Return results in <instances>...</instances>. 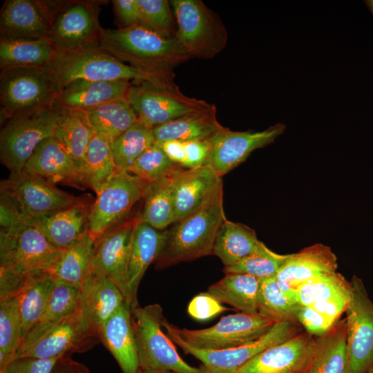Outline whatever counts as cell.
Returning a JSON list of instances; mask_svg holds the SVG:
<instances>
[{
    "instance_id": "cell-1",
    "label": "cell",
    "mask_w": 373,
    "mask_h": 373,
    "mask_svg": "<svg viewBox=\"0 0 373 373\" xmlns=\"http://www.w3.org/2000/svg\"><path fill=\"white\" fill-rule=\"evenodd\" d=\"M99 46L119 61L151 73L172 70L190 58L175 35L162 34L144 24L103 28Z\"/></svg>"
},
{
    "instance_id": "cell-2",
    "label": "cell",
    "mask_w": 373,
    "mask_h": 373,
    "mask_svg": "<svg viewBox=\"0 0 373 373\" xmlns=\"http://www.w3.org/2000/svg\"><path fill=\"white\" fill-rule=\"evenodd\" d=\"M225 219L222 184L202 207L166 229L162 249L155 261L156 268L213 254L218 231Z\"/></svg>"
},
{
    "instance_id": "cell-3",
    "label": "cell",
    "mask_w": 373,
    "mask_h": 373,
    "mask_svg": "<svg viewBox=\"0 0 373 373\" xmlns=\"http://www.w3.org/2000/svg\"><path fill=\"white\" fill-rule=\"evenodd\" d=\"M48 66L61 88L75 80L148 82L158 85L175 83L173 70L151 73L139 70L119 61L99 44L75 52L59 53Z\"/></svg>"
},
{
    "instance_id": "cell-4",
    "label": "cell",
    "mask_w": 373,
    "mask_h": 373,
    "mask_svg": "<svg viewBox=\"0 0 373 373\" xmlns=\"http://www.w3.org/2000/svg\"><path fill=\"white\" fill-rule=\"evenodd\" d=\"M61 90L49 66L1 71V123L51 109Z\"/></svg>"
},
{
    "instance_id": "cell-5",
    "label": "cell",
    "mask_w": 373,
    "mask_h": 373,
    "mask_svg": "<svg viewBox=\"0 0 373 373\" xmlns=\"http://www.w3.org/2000/svg\"><path fill=\"white\" fill-rule=\"evenodd\" d=\"M99 341L77 310L63 318L36 324L23 338L15 358L70 356L90 350Z\"/></svg>"
},
{
    "instance_id": "cell-6",
    "label": "cell",
    "mask_w": 373,
    "mask_h": 373,
    "mask_svg": "<svg viewBox=\"0 0 373 373\" xmlns=\"http://www.w3.org/2000/svg\"><path fill=\"white\" fill-rule=\"evenodd\" d=\"M165 317L159 304L131 309V320L140 367L173 373H207L191 366L178 354L174 343L162 331Z\"/></svg>"
},
{
    "instance_id": "cell-7",
    "label": "cell",
    "mask_w": 373,
    "mask_h": 373,
    "mask_svg": "<svg viewBox=\"0 0 373 373\" xmlns=\"http://www.w3.org/2000/svg\"><path fill=\"white\" fill-rule=\"evenodd\" d=\"M175 37L188 55L211 59L226 47L228 34L219 17L200 0H172Z\"/></svg>"
},
{
    "instance_id": "cell-8",
    "label": "cell",
    "mask_w": 373,
    "mask_h": 373,
    "mask_svg": "<svg viewBox=\"0 0 373 373\" xmlns=\"http://www.w3.org/2000/svg\"><path fill=\"white\" fill-rule=\"evenodd\" d=\"M51 13L48 39L59 53L99 45L103 28L97 1H48Z\"/></svg>"
},
{
    "instance_id": "cell-9",
    "label": "cell",
    "mask_w": 373,
    "mask_h": 373,
    "mask_svg": "<svg viewBox=\"0 0 373 373\" xmlns=\"http://www.w3.org/2000/svg\"><path fill=\"white\" fill-rule=\"evenodd\" d=\"M126 99L138 119L151 128L211 106L204 100L184 95L175 84L133 82Z\"/></svg>"
},
{
    "instance_id": "cell-10",
    "label": "cell",
    "mask_w": 373,
    "mask_h": 373,
    "mask_svg": "<svg viewBox=\"0 0 373 373\" xmlns=\"http://www.w3.org/2000/svg\"><path fill=\"white\" fill-rule=\"evenodd\" d=\"M61 111L57 104L48 111L5 122L0 133V159L10 173L23 171L36 147L54 136Z\"/></svg>"
},
{
    "instance_id": "cell-11",
    "label": "cell",
    "mask_w": 373,
    "mask_h": 373,
    "mask_svg": "<svg viewBox=\"0 0 373 373\" xmlns=\"http://www.w3.org/2000/svg\"><path fill=\"white\" fill-rule=\"evenodd\" d=\"M167 335L186 354L198 359L207 373H236L242 366L266 348L280 343L300 332L297 325L287 322L276 323L259 338L245 344L223 350H203L185 343L175 330V325L165 318L163 322Z\"/></svg>"
},
{
    "instance_id": "cell-12",
    "label": "cell",
    "mask_w": 373,
    "mask_h": 373,
    "mask_svg": "<svg viewBox=\"0 0 373 373\" xmlns=\"http://www.w3.org/2000/svg\"><path fill=\"white\" fill-rule=\"evenodd\" d=\"M148 182L127 171L118 170L96 193L88 216V231L97 238L110 229L126 221L135 205L144 196Z\"/></svg>"
},
{
    "instance_id": "cell-13",
    "label": "cell",
    "mask_w": 373,
    "mask_h": 373,
    "mask_svg": "<svg viewBox=\"0 0 373 373\" xmlns=\"http://www.w3.org/2000/svg\"><path fill=\"white\" fill-rule=\"evenodd\" d=\"M64 249L52 245L32 220L13 231H0V264L27 274L50 273Z\"/></svg>"
},
{
    "instance_id": "cell-14",
    "label": "cell",
    "mask_w": 373,
    "mask_h": 373,
    "mask_svg": "<svg viewBox=\"0 0 373 373\" xmlns=\"http://www.w3.org/2000/svg\"><path fill=\"white\" fill-rule=\"evenodd\" d=\"M276 323L258 314L239 312L223 316L212 327L202 329L175 328L188 345L203 350H223L255 341Z\"/></svg>"
},
{
    "instance_id": "cell-15",
    "label": "cell",
    "mask_w": 373,
    "mask_h": 373,
    "mask_svg": "<svg viewBox=\"0 0 373 373\" xmlns=\"http://www.w3.org/2000/svg\"><path fill=\"white\" fill-rule=\"evenodd\" d=\"M345 310L348 373H365L373 365V302L361 278L353 276Z\"/></svg>"
},
{
    "instance_id": "cell-16",
    "label": "cell",
    "mask_w": 373,
    "mask_h": 373,
    "mask_svg": "<svg viewBox=\"0 0 373 373\" xmlns=\"http://www.w3.org/2000/svg\"><path fill=\"white\" fill-rule=\"evenodd\" d=\"M285 128L283 123L260 131H234L222 126L208 139L210 153L205 166L222 177L245 161L254 151L273 143Z\"/></svg>"
},
{
    "instance_id": "cell-17",
    "label": "cell",
    "mask_w": 373,
    "mask_h": 373,
    "mask_svg": "<svg viewBox=\"0 0 373 373\" xmlns=\"http://www.w3.org/2000/svg\"><path fill=\"white\" fill-rule=\"evenodd\" d=\"M0 191L12 196L23 212L36 218L82 201L55 186V184L26 170L10 173L3 180Z\"/></svg>"
},
{
    "instance_id": "cell-18",
    "label": "cell",
    "mask_w": 373,
    "mask_h": 373,
    "mask_svg": "<svg viewBox=\"0 0 373 373\" xmlns=\"http://www.w3.org/2000/svg\"><path fill=\"white\" fill-rule=\"evenodd\" d=\"M140 215L110 229L95 239L93 273L111 279L131 304L127 283V263L135 227Z\"/></svg>"
},
{
    "instance_id": "cell-19",
    "label": "cell",
    "mask_w": 373,
    "mask_h": 373,
    "mask_svg": "<svg viewBox=\"0 0 373 373\" xmlns=\"http://www.w3.org/2000/svg\"><path fill=\"white\" fill-rule=\"evenodd\" d=\"M316 345L314 336L299 332L262 350L236 373H305Z\"/></svg>"
},
{
    "instance_id": "cell-20",
    "label": "cell",
    "mask_w": 373,
    "mask_h": 373,
    "mask_svg": "<svg viewBox=\"0 0 373 373\" xmlns=\"http://www.w3.org/2000/svg\"><path fill=\"white\" fill-rule=\"evenodd\" d=\"M50 19L48 1L6 0L0 12V38H48Z\"/></svg>"
},
{
    "instance_id": "cell-21",
    "label": "cell",
    "mask_w": 373,
    "mask_h": 373,
    "mask_svg": "<svg viewBox=\"0 0 373 373\" xmlns=\"http://www.w3.org/2000/svg\"><path fill=\"white\" fill-rule=\"evenodd\" d=\"M337 268V257L331 248L317 243L290 254L276 278L281 289L295 300V291L302 284L316 276L334 273Z\"/></svg>"
},
{
    "instance_id": "cell-22",
    "label": "cell",
    "mask_w": 373,
    "mask_h": 373,
    "mask_svg": "<svg viewBox=\"0 0 373 373\" xmlns=\"http://www.w3.org/2000/svg\"><path fill=\"white\" fill-rule=\"evenodd\" d=\"M222 184V177L209 166L175 171L173 178L174 222L199 209Z\"/></svg>"
},
{
    "instance_id": "cell-23",
    "label": "cell",
    "mask_w": 373,
    "mask_h": 373,
    "mask_svg": "<svg viewBox=\"0 0 373 373\" xmlns=\"http://www.w3.org/2000/svg\"><path fill=\"white\" fill-rule=\"evenodd\" d=\"M124 302L122 294L111 279L92 273L79 289L78 310L98 336L105 323Z\"/></svg>"
},
{
    "instance_id": "cell-24",
    "label": "cell",
    "mask_w": 373,
    "mask_h": 373,
    "mask_svg": "<svg viewBox=\"0 0 373 373\" xmlns=\"http://www.w3.org/2000/svg\"><path fill=\"white\" fill-rule=\"evenodd\" d=\"M23 169L55 184L85 186L82 169L54 136L36 147Z\"/></svg>"
},
{
    "instance_id": "cell-25",
    "label": "cell",
    "mask_w": 373,
    "mask_h": 373,
    "mask_svg": "<svg viewBox=\"0 0 373 373\" xmlns=\"http://www.w3.org/2000/svg\"><path fill=\"white\" fill-rule=\"evenodd\" d=\"M86 200L44 216L31 218L49 242L64 249L88 233L90 206Z\"/></svg>"
},
{
    "instance_id": "cell-26",
    "label": "cell",
    "mask_w": 373,
    "mask_h": 373,
    "mask_svg": "<svg viewBox=\"0 0 373 373\" xmlns=\"http://www.w3.org/2000/svg\"><path fill=\"white\" fill-rule=\"evenodd\" d=\"M99 341L117 361L122 373H137L139 358L131 320V308L124 302L105 323Z\"/></svg>"
},
{
    "instance_id": "cell-27",
    "label": "cell",
    "mask_w": 373,
    "mask_h": 373,
    "mask_svg": "<svg viewBox=\"0 0 373 373\" xmlns=\"http://www.w3.org/2000/svg\"><path fill=\"white\" fill-rule=\"evenodd\" d=\"M166 230H158L141 219L137 223L130 247L127 263V283L131 295V308L138 305L139 285L149 266L161 251Z\"/></svg>"
},
{
    "instance_id": "cell-28",
    "label": "cell",
    "mask_w": 373,
    "mask_h": 373,
    "mask_svg": "<svg viewBox=\"0 0 373 373\" xmlns=\"http://www.w3.org/2000/svg\"><path fill=\"white\" fill-rule=\"evenodd\" d=\"M132 84L126 81L75 80L61 88L57 104L88 111L113 100L126 99Z\"/></svg>"
},
{
    "instance_id": "cell-29",
    "label": "cell",
    "mask_w": 373,
    "mask_h": 373,
    "mask_svg": "<svg viewBox=\"0 0 373 373\" xmlns=\"http://www.w3.org/2000/svg\"><path fill=\"white\" fill-rule=\"evenodd\" d=\"M59 53L48 38H0V69L3 71L47 66Z\"/></svg>"
},
{
    "instance_id": "cell-30",
    "label": "cell",
    "mask_w": 373,
    "mask_h": 373,
    "mask_svg": "<svg viewBox=\"0 0 373 373\" xmlns=\"http://www.w3.org/2000/svg\"><path fill=\"white\" fill-rule=\"evenodd\" d=\"M267 248L253 229L225 219L218 231L213 254L229 267Z\"/></svg>"
},
{
    "instance_id": "cell-31",
    "label": "cell",
    "mask_w": 373,
    "mask_h": 373,
    "mask_svg": "<svg viewBox=\"0 0 373 373\" xmlns=\"http://www.w3.org/2000/svg\"><path fill=\"white\" fill-rule=\"evenodd\" d=\"M222 127L216 117V107L211 104L205 111L178 117L152 131L155 142L173 140L185 142L207 140Z\"/></svg>"
},
{
    "instance_id": "cell-32",
    "label": "cell",
    "mask_w": 373,
    "mask_h": 373,
    "mask_svg": "<svg viewBox=\"0 0 373 373\" xmlns=\"http://www.w3.org/2000/svg\"><path fill=\"white\" fill-rule=\"evenodd\" d=\"M316 338V349L305 373H348L345 319Z\"/></svg>"
},
{
    "instance_id": "cell-33",
    "label": "cell",
    "mask_w": 373,
    "mask_h": 373,
    "mask_svg": "<svg viewBox=\"0 0 373 373\" xmlns=\"http://www.w3.org/2000/svg\"><path fill=\"white\" fill-rule=\"evenodd\" d=\"M95 245V239L88 232L64 249L50 272L52 279L80 289L93 273Z\"/></svg>"
},
{
    "instance_id": "cell-34",
    "label": "cell",
    "mask_w": 373,
    "mask_h": 373,
    "mask_svg": "<svg viewBox=\"0 0 373 373\" xmlns=\"http://www.w3.org/2000/svg\"><path fill=\"white\" fill-rule=\"evenodd\" d=\"M260 279L245 274H227L207 291L222 304L240 312L258 314Z\"/></svg>"
},
{
    "instance_id": "cell-35",
    "label": "cell",
    "mask_w": 373,
    "mask_h": 373,
    "mask_svg": "<svg viewBox=\"0 0 373 373\" xmlns=\"http://www.w3.org/2000/svg\"><path fill=\"white\" fill-rule=\"evenodd\" d=\"M94 133L84 111L61 108L54 137L79 166L83 174L86 152Z\"/></svg>"
},
{
    "instance_id": "cell-36",
    "label": "cell",
    "mask_w": 373,
    "mask_h": 373,
    "mask_svg": "<svg viewBox=\"0 0 373 373\" xmlns=\"http://www.w3.org/2000/svg\"><path fill=\"white\" fill-rule=\"evenodd\" d=\"M95 133L111 143L138 121L127 99H119L84 111Z\"/></svg>"
},
{
    "instance_id": "cell-37",
    "label": "cell",
    "mask_w": 373,
    "mask_h": 373,
    "mask_svg": "<svg viewBox=\"0 0 373 373\" xmlns=\"http://www.w3.org/2000/svg\"><path fill=\"white\" fill-rule=\"evenodd\" d=\"M174 173L159 180L149 182L144 196L140 219L158 230H165L174 222Z\"/></svg>"
},
{
    "instance_id": "cell-38",
    "label": "cell",
    "mask_w": 373,
    "mask_h": 373,
    "mask_svg": "<svg viewBox=\"0 0 373 373\" xmlns=\"http://www.w3.org/2000/svg\"><path fill=\"white\" fill-rule=\"evenodd\" d=\"M351 283L340 273L316 276L298 287L294 298L300 305L316 306L338 300H349Z\"/></svg>"
},
{
    "instance_id": "cell-39",
    "label": "cell",
    "mask_w": 373,
    "mask_h": 373,
    "mask_svg": "<svg viewBox=\"0 0 373 373\" xmlns=\"http://www.w3.org/2000/svg\"><path fill=\"white\" fill-rule=\"evenodd\" d=\"M118 170L113 159L111 142L94 133L88 147L84 167L85 186L97 193Z\"/></svg>"
},
{
    "instance_id": "cell-40",
    "label": "cell",
    "mask_w": 373,
    "mask_h": 373,
    "mask_svg": "<svg viewBox=\"0 0 373 373\" xmlns=\"http://www.w3.org/2000/svg\"><path fill=\"white\" fill-rule=\"evenodd\" d=\"M300 305L280 287L276 276L260 280L258 313L275 323L298 325Z\"/></svg>"
},
{
    "instance_id": "cell-41",
    "label": "cell",
    "mask_w": 373,
    "mask_h": 373,
    "mask_svg": "<svg viewBox=\"0 0 373 373\" xmlns=\"http://www.w3.org/2000/svg\"><path fill=\"white\" fill-rule=\"evenodd\" d=\"M52 283L50 273L40 274L17 297L23 339L40 322Z\"/></svg>"
},
{
    "instance_id": "cell-42",
    "label": "cell",
    "mask_w": 373,
    "mask_h": 373,
    "mask_svg": "<svg viewBox=\"0 0 373 373\" xmlns=\"http://www.w3.org/2000/svg\"><path fill=\"white\" fill-rule=\"evenodd\" d=\"M155 142L152 128L138 119L111 143L117 169L128 171L135 161Z\"/></svg>"
},
{
    "instance_id": "cell-43",
    "label": "cell",
    "mask_w": 373,
    "mask_h": 373,
    "mask_svg": "<svg viewBox=\"0 0 373 373\" xmlns=\"http://www.w3.org/2000/svg\"><path fill=\"white\" fill-rule=\"evenodd\" d=\"M17 297L0 301V370L15 358L22 343Z\"/></svg>"
},
{
    "instance_id": "cell-44",
    "label": "cell",
    "mask_w": 373,
    "mask_h": 373,
    "mask_svg": "<svg viewBox=\"0 0 373 373\" xmlns=\"http://www.w3.org/2000/svg\"><path fill=\"white\" fill-rule=\"evenodd\" d=\"M181 168L169 158L160 143L155 142L135 161L128 171L148 182H153Z\"/></svg>"
},
{
    "instance_id": "cell-45",
    "label": "cell",
    "mask_w": 373,
    "mask_h": 373,
    "mask_svg": "<svg viewBox=\"0 0 373 373\" xmlns=\"http://www.w3.org/2000/svg\"><path fill=\"white\" fill-rule=\"evenodd\" d=\"M289 256L277 254L267 247L233 265L224 267L223 271L225 274H245L260 280L275 277Z\"/></svg>"
},
{
    "instance_id": "cell-46",
    "label": "cell",
    "mask_w": 373,
    "mask_h": 373,
    "mask_svg": "<svg viewBox=\"0 0 373 373\" xmlns=\"http://www.w3.org/2000/svg\"><path fill=\"white\" fill-rule=\"evenodd\" d=\"M79 296L77 287L52 280L40 321H55L73 314L78 310Z\"/></svg>"
},
{
    "instance_id": "cell-47",
    "label": "cell",
    "mask_w": 373,
    "mask_h": 373,
    "mask_svg": "<svg viewBox=\"0 0 373 373\" xmlns=\"http://www.w3.org/2000/svg\"><path fill=\"white\" fill-rule=\"evenodd\" d=\"M142 24L166 35H175V22L166 0H137Z\"/></svg>"
},
{
    "instance_id": "cell-48",
    "label": "cell",
    "mask_w": 373,
    "mask_h": 373,
    "mask_svg": "<svg viewBox=\"0 0 373 373\" xmlns=\"http://www.w3.org/2000/svg\"><path fill=\"white\" fill-rule=\"evenodd\" d=\"M39 275L27 274L10 265L0 264V301L17 297Z\"/></svg>"
},
{
    "instance_id": "cell-49",
    "label": "cell",
    "mask_w": 373,
    "mask_h": 373,
    "mask_svg": "<svg viewBox=\"0 0 373 373\" xmlns=\"http://www.w3.org/2000/svg\"><path fill=\"white\" fill-rule=\"evenodd\" d=\"M1 231L11 232L30 220L16 200L0 191Z\"/></svg>"
},
{
    "instance_id": "cell-50",
    "label": "cell",
    "mask_w": 373,
    "mask_h": 373,
    "mask_svg": "<svg viewBox=\"0 0 373 373\" xmlns=\"http://www.w3.org/2000/svg\"><path fill=\"white\" fill-rule=\"evenodd\" d=\"M62 356L52 358H15L0 370V373H51Z\"/></svg>"
},
{
    "instance_id": "cell-51",
    "label": "cell",
    "mask_w": 373,
    "mask_h": 373,
    "mask_svg": "<svg viewBox=\"0 0 373 373\" xmlns=\"http://www.w3.org/2000/svg\"><path fill=\"white\" fill-rule=\"evenodd\" d=\"M296 318L306 332L316 337L327 333L336 323L309 305H300Z\"/></svg>"
},
{
    "instance_id": "cell-52",
    "label": "cell",
    "mask_w": 373,
    "mask_h": 373,
    "mask_svg": "<svg viewBox=\"0 0 373 373\" xmlns=\"http://www.w3.org/2000/svg\"><path fill=\"white\" fill-rule=\"evenodd\" d=\"M227 309V307L206 291L195 296L190 301L187 312L194 319L207 321Z\"/></svg>"
},
{
    "instance_id": "cell-53",
    "label": "cell",
    "mask_w": 373,
    "mask_h": 373,
    "mask_svg": "<svg viewBox=\"0 0 373 373\" xmlns=\"http://www.w3.org/2000/svg\"><path fill=\"white\" fill-rule=\"evenodd\" d=\"M112 4L119 28L142 24L137 0H114Z\"/></svg>"
},
{
    "instance_id": "cell-54",
    "label": "cell",
    "mask_w": 373,
    "mask_h": 373,
    "mask_svg": "<svg viewBox=\"0 0 373 373\" xmlns=\"http://www.w3.org/2000/svg\"><path fill=\"white\" fill-rule=\"evenodd\" d=\"M186 156L182 167L193 169L205 166L210 153V144L207 140L184 142Z\"/></svg>"
},
{
    "instance_id": "cell-55",
    "label": "cell",
    "mask_w": 373,
    "mask_h": 373,
    "mask_svg": "<svg viewBox=\"0 0 373 373\" xmlns=\"http://www.w3.org/2000/svg\"><path fill=\"white\" fill-rule=\"evenodd\" d=\"M160 144L169 158L176 165L182 167L186 156L184 142L173 140Z\"/></svg>"
},
{
    "instance_id": "cell-56",
    "label": "cell",
    "mask_w": 373,
    "mask_h": 373,
    "mask_svg": "<svg viewBox=\"0 0 373 373\" xmlns=\"http://www.w3.org/2000/svg\"><path fill=\"white\" fill-rule=\"evenodd\" d=\"M66 363L68 373H91L87 366L72 359L70 355L66 356Z\"/></svg>"
},
{
    "instance_id": "cell-57",
    "label": "cell",
    "mask_w": 373,
    "mask_h": 373,
    "mask_svg": "<svg viewBox=\"0 0 373 373\" xmlns=\"http://www.w3.org/2000/svg\"><path fill=\"white\" fill-rule=\"evenodd\" d=\"M66 356H63L59 359L51 373H68L66 363Z\"/></svg>"
},
{
    "instance_id": "cell-58",
    "label": "cell",
    "mask_w": 373,
    "mask_h": 373,
    "mask_svg": "<svg viewBox=\"0 0 373 373\" xmlns=\"http://www.w3.org/2000/svg\"><path fill=\"white\" fill-rule=\"evenodd\" d=\"M137 373H173V372L155 370H153V369H150V368L139 367Z\"/></svg>"
},
{
    "instance_id": "cell-59",
    "label": "cell",
    "mask_w": 373,
    "mask_h": 373,
    "mask_svg": "<svg viewBox=\"0 0 373 373\" xmlns=\"http://www.w3.org/2000/svg\"><path fill=\"white\" fill-rule=\"evenodd\" d=\"M363 2L368 10L373 15V0H365Z\"/></svg>"
},
{
    "instance_id": "cell-60",
    "label": "cell",
    "mask_w": 373,
    "mask_h": 373,
    "mask_svg": "<svg viewBox=\"0 0 373 373\" xmlns=\"http://www.w3.org/2000/svg\"><path fill=\"white\" fill-rule=\"evenodd\" d=\"M365 373H373V365L371 366Z\"/></svg>"
}]
</instances>
